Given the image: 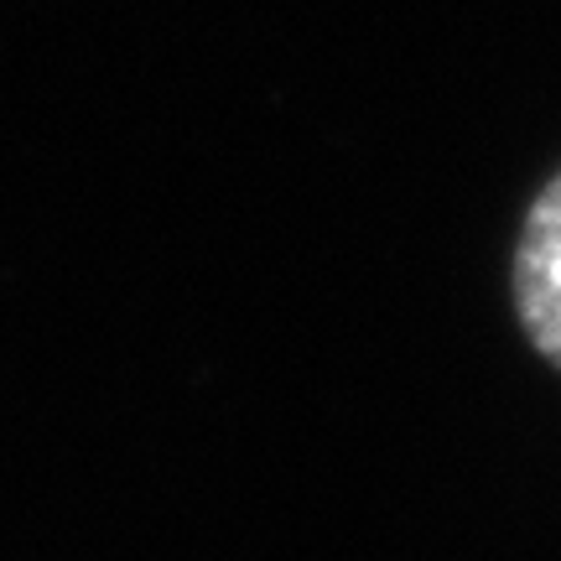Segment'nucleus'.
<instances>
[{"label": "nucleus", "mask_w": 561, "mask_h": 561, "mask_svg": "<svg viewBox=\"0 0 561 561\" xmlns=\"http://www.w3.org/2000/svg\"><path fill=\"white\" fill-rule=\"evenodd\" d=\"M515 312L530 348L561 369V172L546 182L515 244Z\"/></svg>", "instance_id": "1"}]
</instances>
